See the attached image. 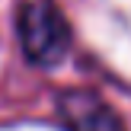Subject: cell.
Listing matches in <instances>:
<instances>
[{"instance_id": "obj_1", "label": "cell", "mask_w": 131, "mask_h": 131, "mask_svg": "<svg viewBox=\"0 0 131 131\" xmlns=\"http://www.w3.org/2000/svg\"><path fill=\"white\" fill-rule=\"evenodd\" d=\"M19 38H23L26 58L35 64H54L64 58L70 45V29L64 16L51 3H26L19 13Z\"/></svg>"}, {"instance_id": "obj_2", "label": "cell", "mask_w": 131, "mask_h": 131, "mask_svg": "<svg viewBox=\"0 0 131 131\" xmlns=\"http://www.w3.org/2000/svg\"><path fill=\"white\" fill-rule=\"evenodd\" d=\"M58 115L67 131H125L118 112L90 90H67L58 96Z\"/></svg>"}]
</instances>
